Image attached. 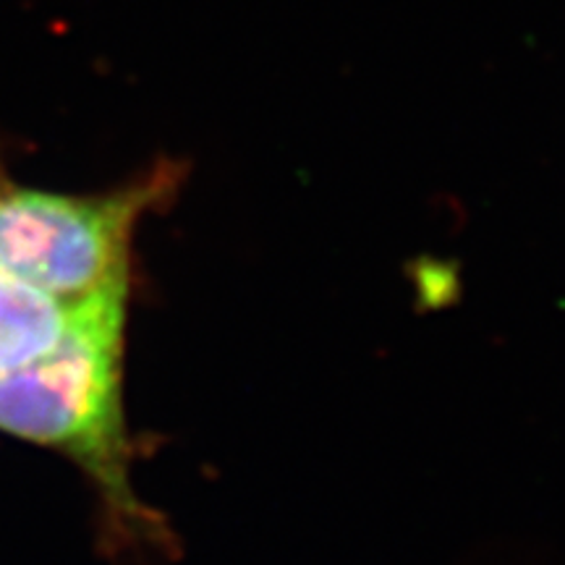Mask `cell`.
<instances>
[{"label":"cell","mask_w":565,"mask_h":565,"mask_svg":"<svg viewBox=\"0 0 565 565\" xmlns=\"http://www.w3.org/2000/svg\"><path fill=\"white\" fill-rule=\"evenodd\" d=\"M129 291L79 301L55 351L0 377V433L58 450L100 494L113 545L166 550L171 532L131 487L124 414V328Z\"/></svg>","instance_id":"obj_1"},{"label":"cell","mask_w":565,"mask_h":565,"mask_svg":"<svg viewBox=\"0 0 565 565\" xmlns=\"http://www.w3.org/2000/svg\"><path fill=\"white\" fill-rule=\"evenodd\" d=\"M183 179V162L160 160L116 192L58 194L11 181L0 166V270L66 301L129 291L134 231Z\"/></svg>","instance_id":"obj_2"},{"label":"cell","mask_w":565,"mask_h":565,"mask_svg":"<svg viewBox=\"0 0 565 565\" xmlns=\"http://www.w3.org/2000/svg\"><path fill=\"white\" fill-rule=\"evenodd\" d=\"M76 309L79 301L58 299L0 270V377L55 351L68 333Z\"/></svg>","instance_id":"obj_3"}]
</instances>
